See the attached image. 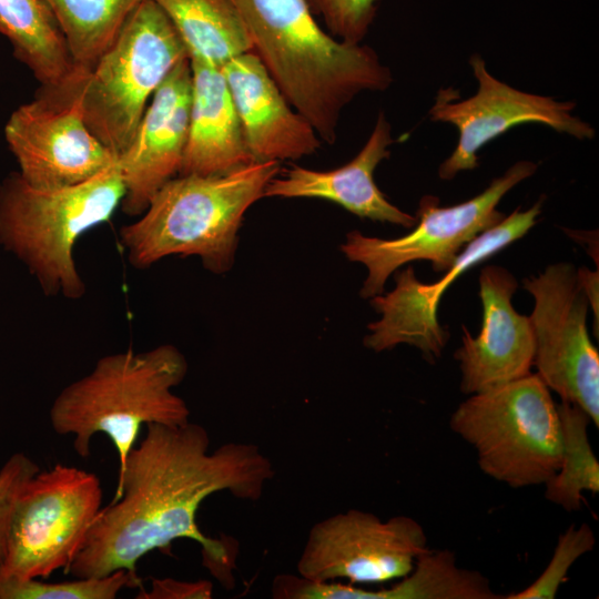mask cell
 Segmentation results:
<instances>
[{
    "label": "cell",
    "instance_id": "obj_6",
    "mask_svg": "<svg viewBox=\"0 0 599 599\" xmlns=\"http://www.w3.org/2000/svg\"><path fill=\"white\" fill-rule=\"evenodd\" d=\"M449 426L474 447L480 470L511 488L545 485L560 466L557 404L537 373L470 395Z\"/></svg>",
    "mask_w": 599,
    "mask_h": 599
},
{
    "label": "cell",
    "instance_id": "obj_24",
    "mask_svg": "<svg viewBox=\"0 0 599 599\" xmlns=\"http://www.w3.org/2000/svg\"><path fill=\"white\" fill-rule=\"evenodd\" d=\"M557 408L562 454L557 473L545 484V497L566 511H575L580 509L583 491H599V463L588 437V414L566 402Z\"/></svg>",
    "mask_w": 599,
    "mask_h": 599
},
{
    "label": "cell",
    "instance_id": "obj_22",
    "mask_svg": "<svg viewBox=\"0 0 599 599\" xmlns=\"http://www.w3.org/2000/svg\"><path fill=\"white\" fill-rule=\"evenodd\" d=\"M166 13L190 58L222 68L253 50L251 38L230 0H154Z\"/></svg>",
    "mask_w": 599,
    "mask_h": 599
},
{
    "label": "cell",
    "instance_id": "obj_13",
    "mask_svg": "<svg viewBox=\"0 0 599 599\" xmlns=\"http://www.w3.org/2000/svg\"><path fill=\"white\" fill-rule=\"evenodd\" d=\"M542 203L541 199L525 211L516 209L497 225L479 234L436 283L420 282L412 266L397 272L394 290L370 298V305L380 318L367 326L369 333L364 337V345L377 353L399 344L412 345L422 352L426 361L434 363L449 338L437 315L447 287L467 270L525 236L536 225Z\"/></svg>",
    "mask_w": 599,
    "mask_h": 599
},
{
    "label": "cell",
    "instance_id": "obj_20",
    "mask_svg": "<svg viewBox=\"0 0 599 599\" xmlns=\"http://www.w3.org/2000/svg\"><path fill=\"white\" fill-rule=\"evenodd\" d=\"M280 599H499L488 578L460 568L450 550H427L410 572L390 588L368 590L335 581H314L281 575L275 585Z\"/></svg>",
    "mask_w": 599,
    "mask_h": 599
},
{
    "label": "cell",
    "instance_id": "obj_17",
    "mask_svg": "<svg viewBox=\"0 0 599 599\" xmlns=\"http://www.w3.org/2000/svg\"><path fill=\"white\" fill-rule=\"evenodd\" d=\"M221 70L255 162L298 160L319 148L314 128L291 108L253 50L234 57Z\"/></svg>",
    "mask_w": 599,
    "mask_h": 599
},
{
    "label": "cell",
    "instance_id": "obj_2",
    "mask_svg": "<svg viewBox=\"0 0 599 599\" xmlns=\"http://www.w3.org/2000/svg\"><path fill=\"white\" fill-rule=\"evenodd\" d=\"M253 51L291 106L334 143L343 109L364 91H383L389 69L368 45L322 29L309 0H230Z\"/></svg>",
    "mask_w": 599,
    "mask_h": 599
},
{
    "label": "cell",
    "instance_id": "obj_11",
    "mask_svg": "<svg viewBox=\"0 0 599 599\" xmlns=\"http://www.w3.org/2000/svg\"><path fill=\"white\" fill-rule=\"evenodd\" d=\"M535 304L529 316L532 366L561 402L580 407L599 426V353L587 328L589 302L571 263L550 264L522 281Z\"/></svg>",
    "mask_w": 599,
    "mask_h": 599
},
{
    "label": "cell",
    "instance_id": "obj_16",
    "mask_svg": "<svg viewBox=\"0 0 599 599\" xmlns=\"http://www.w3.org/2000/svg\"><path fill=\"white\" fill-rule=\"evenodd\" d=\"M518 282L507 268L486 265L479 274L481 328L471 336L465 326L454 358L460 368V392L483 393L531 373L535 338L529 316L511 304Z\"/></svg>",
    "mask_w": 599,
    "mask_h": 599
},
{
    "label": "cell",
    "instance_id": "obj_15",
    "mask_svg": "<svg viewBox=\"0 0 599 599\" xmlns=\"http://www.w3.org/2000/svg\"><path fill=\"white\" fill-rule=\"evenodd\" d=\"M190 58L181 60L154 92L136 130L118 156L124 184L122 211L141 215L153 195L179 175L189 133Z\"/></svg>",
    "mask_w": 599,
    "mask_h": 599
},
{
    "label": "cell",
    "instance_id": "obj_30",
    "mask_svg": "<svg viewBox=\"0 0 599 599\" xmlns=\"http://www.w3.org/2000/svg\"><path fill=\"white\" fill-rule=\"evenodd\" d=\"M577 277L578 282L586 294L589 306L593 311V315L596 318L593 329L596 328V337L598 338V327H599V274L598 271H591L585 266L577 270Z\"/></svg>",
    "mask_w": 599,
    "mask_h": 599
},
{
    "label": "cell",
    "instance_id": "obj_28",
    "mask_svg": "<svg viewBox=\"0 0 599 599\" xmlns=\"http://www.w3.org/2000/svg\"><path fill=\"white\" fill-rule=\"evenodd\" d=\"M39 470V466L23 453L11 455L0 469V564L16 500L26 483Z\"/></svg>",
    "mask_w": 599,
    "mask_h": 599
},
{
    "label": "cell",
    "instance_id": "obj_1",
    "mask_svg": "<svg viewBox=\"0 0 599 599\" xmlns=\"http://www.w3.org/2000/svg\"><path fill=\"white\" fill-rule=\"evenodd\" d=\"M274 475L272 461L255 444L225 443L210 451L202 425L149 424L118 475L113 500L99 511L68 573L87 578L126 570L141 583L136 564L143 556L189 538L202 547L209 571L232 587L237 542L205 536L197 510L224 490L256 501Z\"/></svg>",
    "mask_w": 599,
    "mask_h": 599
},
{
    "label": "cell",
    "instance_id": "obj_12",
    "mask_svg": "<svg viewBox=\"0 0 599 599\" xmlns=\"http://www.w3.org/2000/svg\"><path fill=\"white\" fill-rule=\"evenodd\" d=\"M427 550L426 532L414 518L398 515L382 520L373 512L349 509L311 528L297 572L314 581L382 583L408 575Z\"/></svg>",
    "mask_w": 599,
    "mask_h": 599
},
{
    "label": "cell",
    "instance_id": "obj_25",
    "mask_svg": "<svg viewBox=\"0 0 599 599\" xmlns=\"http://www.w3.org/2000/svg\"><path fill=\"white\" fill-rule=\"evenodd\" d=\"M125 587L142 586L126 570L61 582L0 578V599H114Z\"/></svg>",
    "mask_w": 599,
    "mask_h": 599
},
{
    "label": "cell",
    "instance_id": "obj_3",
    "mask_svg": "<svg viewBox=\"0 0 599 599\" xmlns=\"http://www.w3.org/2000/svg\"><path fill=\"white\" fill-rule=\"evenodd\" d=\"M278 172L280 162L266 161L222 174L173 177L136 221L121 227L128 262L148 268L170 255L197 256L211 273L229 272L243 216Z\"/></svg>",
    "mask_w": 599,
    "mask_h": 599
},
{
    "label": "cell",
    "instance_id": "obj_27",
    "mask_svg": "<svg viewBox=\"0 0 599 599\" xmlns=\"http://www.w3.org/2000/svg\"><path fill=\"white\" fill-rule=\"evenodd\" d=\"M328 32L335 38L361 43L367 34L377 9V0H309Z\"/></svg>",
    "mask_w": 599,
    "mask_h": 599
},
{
    "label": "cell",
    "instance_id": "obj_14",
    "mask_svg": "<svg viewBox=\"0 0 599 599\" xmlns=\"http://www.w3.org/2000/svg\"><path fill=\"white\" fill-rule=\"evenodd\" d=\"M469 62L478 83L476 94L457 101V91L444 89L429 110L433 121L454 124L459 132L455 150L439 166L441 180H451L460 171L477 167L478 150L519 124H545L579 140L595 136L596 131L589 123L572 115L573 102L511 88L487 71L480 55H473Z\"/></svg>",
    "mask_w": 599,
    "mask_h": 599
},
{
    "label": "cell",
    "instance_id": "obj_10",
    "mask_svg": "<svg viewBox=\"0 0 599 599\" xmlns=\"http://www.w3.org/2000/svg\"><path fill=\"white\" fill-rule=\"evenodd\" d=\"M77 70L57 87L41 85L35 98L17 108L4 125V139L21 177L38 189H57L90 180L118 158L85 123Z\"/></svg>",
    "mask_w": 599,
    "mask_h": 599
},
{
    "label": "cell",
    "instance_id": "obj_21",
    "mask_svg": "<svg viewBox=\"0 0 599 599\" xmlns=\"http://www.w3.org/2000/svg\"><path fill=\"white\" fill-rule=\"evenodd\" d=\"M0 34L43 87L60 85L77 72L44 0H0Z\"/></svg>",
    "mask_w": 599,
    "mask_h": 599
},
{
    "label": "cell",
    "instance_id": "obj_26",
    "mask_svg": "<svg viewBox=\"0 0 599 599\" xmlns=\"http://www.w3.org/2000/svg\"><path fill=\"white\" fill-rule=\"evenodd\" d=\"M595 534L589 525L570 526L558 538L551 560L544 572L527 588L510 593L506 599H554L567 579L572 564L593 549Z\"/></svg>",
    "mask_w": 599,
    "mask_h": 599
},
{
    "label": "cell",
    "instance_id": "obj_19",
    "mask_svg": "<svg viewBox=\"0 0 599 599\" xmlns=\"http://www.w3.org/2000/svg\"><path fill=\"white\" fill-rule=\"evenodd\" d=\"M192 94L179 175L222 174L255 162L221 68L190 58Z\"/></svg>",
    "mask_w": 599,
    "mask_h": 599
},
{
    "label": "cell",
    "instance_id": "obj_23",
    "mask_svg": "<svg viewBox=\"0 0 599 599\" xmlns=\"http://www.w3.org/2000/svg\"><path fill=\"white\" fill-rule=\"evenodd\" d=\"M145 0H44L74 67L89 71Z\"/></svg>",
    "mask_w": 599,
    "mask_h": 599
},
{
    "label": "cell",
    "instance_id": "obj_9",
    "mask_svg": "<svg viewBox=\"0 0 599 599\" xmlns=\"http://www.w3.org/2000/svg\"><path fill=\"white\" fill-rule=\"evenodd\" d=\"M536 170V163L519 161L481 193L451 206H439L438 197L425 195L419 201L414 230L397 238L370 237L351 231L341 250L349 261L367 268L361 296L372 298L384 293L387 278L414 261L427 260L436 273L446 272L469 242L505 217L497 210L500 200Z\"/></svg>",
    "mask_w": 599,
    "mask_h": 599
},
{
    "label": "cell",
    "instance_id": "obj_8",
    "mask_svg": "<svg viewBox=\"0 0 599 599\" xmlns=\"http://www.w3.org/2000/svg\"><path fill=\"white\" fill-rule=\"evenodd\" d=\"M94 473L55 464L21 489L12 511L0 578H48L69 567L101 510Z\"/></svg>",
    "mask_w": 599,
    "mask_h": 599
},
{
    "label": "cell",
    "instance_id": "obj_5",
    "mask_svg": "<svg viewBox=\"0 0 599 599\" xmlns=\"http://www.w3.org/2000/svg\"><path fill=\"white\" fill-rule=\"evenodd\" d=\"M124 184L116 163L82 183L38 189L18 171L0 183V245L18 258L45 296L80 300L85 283L74 246L121 205Z\"/></svg>",
    "mask_w": 599,
    "mask_h": 599
},
{
    "label": "cell",
    "instance_id": "obj_4",
    "mask_svg": "<svg viewBox=\"0 0 599 599\" xmlns=\"http://www.w3.org/2000/svg\"><path fill=\"white\" fill-rule=\"evenodd\" d=\"M186 373L184 355L171 344L105 355L58 394L49 413L51 426L58 435L72 436L73 449L83 458L90 455L92 437L105 434L120 473L143 425L190 422L186 403L173 393Z\"/></svg>",
    "mask_w": 599,
    "mask_h": 599
},
{
    "label": "cell",
    "instance_id": "obj_7",
    "mask_svg": "<svg viewBox=\"0 0 599 599\" xmlns=\"http://www.w3.org/2000/svg\"><path fill=\"white\" fill-rule=\"evenodd\" d=\"M189 52L154 0L143 1L81 81L91 132L118 158L131 142L158 88Z\"/></svg>",
    "mask_w": 599,
    "mask_h": 599
},
{
    "label": "cell",
    "instance_id": "obj_29",
    "mask_svg": "<svg viewBox=\"0 0 599 599\" xmlns=\"http://www.w3.org/2000/svg\"><path fill=\"white\" fill-rule=\"evenodd\" d=\"M213 586L210 581L195 582L180 581L172 578H152L151 589L142 587L138 599H209L212 597Z\"/></svg>",
    "mask_w": 599,
    "mask_h": 599
},
{
    "label": "cell",
    "instance_id": "obj_18",
    "mask_svg": "<svg viewBox=\"0 0 599 599\" xmlns=\"http://www.w3.org/2000/svg\"><path fill=\"white\" fill-rule=\"evenodd\" d=\"M393 143L390 124L380 112L367 142L347 164L331 171L294 165L268 183L264 196L323 199L359 217L410 229L416 217L392 204L374 181V171L389 156Z\"/></svg>",
    "mask_w": 599,
    "mask_h": 599
}]
</instances>
